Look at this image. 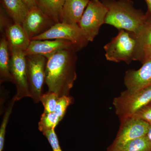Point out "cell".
<instances>
[{
  "label": "cell",
  "instance_id": "cb8c5ba5",
  "mask_svg": "<svg viewBox=\"0 0 151 151\" xmlns=\"http://www.w3.org/2000/svg\"><path fill=\"white\" fill-rule=\"evenodd\" d=\"M42 134L45 136L50 144L52 151H63L55 133V129L47 131Z\"/></svg>",
  "mask_w": 151,
  "mask_h": 151
},
{
  "label": "cell",
  "instance_id": "5b68a950",
  "mask_svg": "<svg viewBox=\"0 0 151 151\" xmlns=\"http://www.w3.org/2000/svg\"><path fill=\"white\" fill-rule=\"evenodd\" d=\"M27 73L30 97L35 103L40 102L45 83L47 58L42 55H26Z\"/></svg>",
  "mask_w": 151,
  "mask_h": 151
},
{
  "label": "cell",
  "instance_id": "83f0119b",
  "mask_svg": "<svg viewBox=\"0 0 151 151\" xmlns=\"http://www.w3.org/2000/svg\"><path fill=\"white\" fill-rule=\"evenodd\" d=\"M146 137L149 139V140L151 142V125H150V127H149L147 133L146 134Z\"/></svg>",
  "mask_w": 151,
  "mask_h": 151
},
{
  "label": "cell",
  "instance_id": "4fadbf2b",
  "mask_svg": "<svg viewBox=\"0 0 151 151\" xmlns=\"http://www.w3.org/2000/svg\"><path fill=\"white\" fill-rule=\"evenodd\" d=\"M4 35L8 43L10 52L16 51L24 52L30 43L31 40L19 24L14 23L9 26Z\"/></svg>",
  "mask_w": 151,
  "mask_h": 151
},
{
  "label": "cell",
  "instance_id": "6da1fadb",
  "mask_svg": "<svg viewBox=\"0 0 151 151\" xmlns=\"http://www.w3.org/2000/svg\"><path fill=\"white\" fill-rule=\"evenodd\" d=\"M77 50L74 48L57 52L47 59L45 83L48 92L59 97L69 95L76 79Z\"/></svg>",
  "mask_w": 151,
  "mask_h": 151
},
{
  "label": "cell",
  "instance_id": "e0dca14e",
  "mask_svg": "<svg viewBox=\"0 0 151 151\" xmlns=\"http://www.w3.org/2000/svg\"><path fill=\"white\" fill-rule=\"evenodd\" d=\"M65 0H37V6L55 23L60 22V15Z\"/></svg>",
  "mask_w": 151,
  "mask_h": 151
},
{
  "label": "cell",
  "instance_id": "2e32d148",
  "mask_svg": "<svg viewBox=\"0 0 151 151\" xmlns=\"http://www.w3.org/2000/svg\"><path fill=\"white\" fill-rule=\"evenodd\" d=\"M8 43L4 35L0 40V83L12 82L10 73L11 57Z\"/></svg>",
  "mask_w": 151,
  "mask_h": 151
},
{
  "label": "cell",
  "instance_id": "f1b7e54d",
  "mask_svg": "<svg viewBox=\"0 0 151 151\" xmlns=\"http://www.w3.org/2000/svg\"><path fill=\"white\" fill-rule=\"evenodd\" d=\"M148 7L149 11L151 17V0H146Z\"/></svg>",
  "mask_w": 151,
  "mask_h": 151
},
{
  "label": "cell",
  "instance_id": "d4e9b609",
  "mask_svg": "<svg viewBox=\"0 0 151 151\" xmlns=\"http://www.w3.org/2000/svg\"><path fill=\"white\" fill-rule=\"evenodd\" d=\"M132 116L147 122L151 125V105H146Z\"/></svg>",
  "mask_w": 151,
  "mask_h": 151
},
{
  "label": "cell",
  "instance_id": "4316f807",
  "mask_svg": "<svg viewBox=\"0 0 151 151\" xmlns=\"http://www.w3.org/2000/svg\"><path fill=\"white\" fill-rule=\"evenodd\" d=\"M29 9L37 7V0H23Z\"/></svg>",
  "mask_w": 151,
  "mask_h": 151
},
{
  "label": "cell",
  "instance_id": "ba28073f",
  "mask_svg": "<svg viewBox=\"0 0 151 151\" xmlns=\"http://www.w3.org/2000/svg\"><path fill=\"white\" fill-rule=\"evenodd\" d=\"M55 39L70 42L77 51L86 47L89 42L78 24L63 22L55 23L48 30L33 38L32 40Z\"/></svg>",
  "mask_w": 151,
  "mask_h": 151
},
{
  "label": "cell",
  "instance_id": "d6986e66",
  "mask_svg": "<svg viewBox=\"0 0 151 151\" xmlns=\"http://www.w3.org/2000/svg\"><path fill=\"white\" fill-rule=\"evenodd\" d=\"M61 120L55 112L43 113L38 123V129L42 133L55 129Z\"/></svg>",
  "mask_w": 151,
  "mask_h": 151
},
{
  "label": "cell",
  "instance_id": "8992f818",
  "mask_svg": "<svg viewBox=\"0 0 151 151\" xmlns=\"http://www.w3.org/2000/svg\"><path fill=\"white\" fill-rule=\"evenodd\" d=\"M108 9L100 0H90L78 24L89 42L97 36L105 19Z\"/></svg>",
  "mask_w": 151,
  "mask_h": 151
},
{
  "label": "cell",
  "instance_id": "603a6c76",
  "mask_svg": "<svg viewBox=\"0 0 151 151\" xmlns=\"http://www.w3.org/2000/svg\"><path fill=\"white\" fill-rule=\"evenodd\" d=\"M73 98L70 95L59 97L54 112L59 116L61 121L66 113L68 106L73 102Z\"/></svg>",
  "mask_w": 151,
  "mask_h": 151
},
{
  "label": "cell",
  "instance_id": "44dd1931",
  "mask_svg": "<svg viewBox=\"0 0 151 151\" xmlns=\"http://www.w3.org/2000/svg\"><path fill=\"white\" fill-rule=\"evenodd\" d=\"M16 101L15 98L14 97L9 102L7 108L6 109L3 116L0 127V151H3L4 150L5 141L6 129Z\"/></svg>",
  "mask_w": 151,
  "mask_h": 151
},
{
  "label": "cell",
  "instance_id": "9a60e30c",
  "mask_svg": "<svg viewBox=\"0 0 151 151\" xmlns=\"http://www.w3.org/2000/svg\"><path fill=\"white\" fill-rule=\"evenodd\" d=\"M2 6L14 23L22 24L29 9L23 0H1Z\"/></svg>",
  "mask_w": 151,
  "mask_h": 151
},
{
  "label": "cell",
  "instance_id": "ac0fdd59",
  "mask_svg": "<svg viewBox=\"0 0 151 151\" xmlns=\"http://www.w3.org/2000/svg\"><path fill=\"white\" fill-rule=\"evenodd\" d=\"M135 36L137 45L134 60H138L143 49L151 45V24L147 26L138 35Z\"/></svg>",
  "mask_w": 151,
  "mask_h": 151
},
{
  "label": "cell",
  "instance_id": "f546056e",
  "mask_svg": "<svg viewBox=\"0 0 151 151\" xmlns=\"http://www.w3.org/2000/svg\"><path fill=\"white\" fill-rule=\"evenodd\" d=\"M150 105H151V103H150Z\"/></svg>",
  "mask_w": 151,
  "mask_h": 151
},
{
  "label": "cell",
  "instance_id": "8fae6325",
  "mask_svg": "<svg viewBox=\"0 0 151 151\" xmlns=\"http://www.w3.org/2000/svg\"><path fill=\"white\" fill-rule=\"evenodd\" d=\"M71 48H75L77 50L72 43L68 41L58 39L31 40L24 53L26 55H42L48 59L60 50Z\"/></svg>",
  "mask_w": 151,
  "mask_h": 151
},
{
  "label": "cell",
  "instance_id": "52a82bcc",
  "mask_svg": "<svg viewBox=\"0 0 151 151\" xmlns=\"http://www.w3.org/2000/svg\"><path fill=\"white\" fill-rule=\"evenodd\" d=\"M119 132L106 151H119L133 140L146 136L150 124L134 116L121 119Z\"/></svg>",
  "mask_w": 151,
  "mask_h": 151
},
{
  "label": "cell",
  "instance_id": "7402d4cb",
  "mask_svg": "<svg viewBox=\"0 0 151 151\" xmlns=\"http://www.w3.org/2000/svg\"><path fill=\"white\" fill-rule=\"evenodd\" d=\"M59 96L54 92H47L42 94L40 98L44 107L43 113H49L54 112Z\"/></svg>",
  "mask_w": 151,
  "mask_h": 151
},
{
  "label": "cell",
  "instance_id": "30bf717a",
  "mask_svg": "<svg viewBox=\"0 0 151 151\" xmlns=\"http://www.w3.org/2000/svg\"><path fill=\"white\" fill-rule=\"evenodd\" d=\"M55 24L51 18L37 7L29 10L22 25L31 40L48 30Z\"/></svg>",
  "mask_w": 151,
  "mask_h": 151
},
{
  "label": "cell",
  "instance_id": "7a4b0ae2",
  "mask_svg": "<svg viewBox=\"0 0 151 151\" xmlns=\"http://www.w3.org/2000/svg\"><path fill=\"white\" fill-rule=\"evenodd\" d=\"M108 9L105 24L120 30H124L135 35L151 24L147 17L134 7L131 0H101Z\"/></svg>",
  "mask_w": 151,
  "mask_h": 151
},
{
  "label": "cell",
  "instance_id": "277c9868",
  "mask_svg": "<svg viewBox=\"0 0 151 151\" xmlns=\"http://www.w3.org/2000/svg\"><path fill=\"white\" fill-rule=\"evenodd\" d=\"M151 103V86L137 91L126 89L113 101L116 115L121 119L131 117Z\"/></svg>",
  "mask_w": 151,
  "mask_h": 151
},
{
  "label": "cell",
  "instance_id": "7c38bea8",
  "mask_svg": "<svg viewBox=\"0 0 151 151\" xmlns=\"http://www.w3.org/2000/svg\"><path fill=\"white\" fill-rule=\"evenodd\" d=\"M124 83L128 91L133 92L151 86V59L143 63L138 70H129L125 74Z\"/></svg>",
  "mask_w": 151,
  "mask_h": 151
},
{
  "label": "cell",
  "instance_id": "3957f363",
  "mask_svg": "<svg viewBox=\"0 0 151 151\" xmlns=\"http://www.w3.org/2000/svg\"><path fill=\"white\" fill-rule=\"evenodd\" d=\"M137 40L134 34L124 30H120L118 35L104 47L105 57L109 61H122L129 64L134 60Z\"/></svg>",
  "mask_w": 151,
  "mask_h": 151
},
{
  "label": "cell",
  "instance_id": "ffe728a7",
  "mask_svg": "<svg viewBox=\"0 0 151 151\" xmlns=\"http://www.w3.org/2000/svg\"><path fill=\"white\" fill-rule=\"evenodd\" d=\"M119 151H151V142L143 136L129 142Z\"/></svg>",
  "mask_w": 151,
  "mask_h": 151
},
{
  "label": "cell",
  "instance_id": "484cf974",
  "mask_svg": "<svg viewBox=\"0 0 151 151\" xmlns=\"http://www.w3.org/2000/svg\"><path fill=\"white\" fill-rule=\"evenodd\" d=\"M8 17L9 16L4 9L2 6H1L0 9V31L2 33H4L7 28L12 24H10Z\"/></svg>",
  "mask_w": 151,
  "mask_h": 151
},
{
  "label": "cell",
  "instance_id": "5bb4252c",
  "mask_svg": "<svg viewBox=\"0 0 151 151\" xmlns=\"http://www.w3.org/2000/svg\"><path fill=\"white\" fill-rule=\"evenodd\" d=\"M90 0H65L60 15V22L78 24Z\"/></svg>",
  "mask_w": 151,
  "mask_h": 151
},
{
  "label": "cell",
  "instance_id": "9c48e42d",
  "mask_svg": "<svg viewBox=\"0 0 151 151\" xmlns=\"http://www.w3.org/2000/svg\"><path fill=\"white\" fill-rule=\"evenodd\" d=\"M10 56L12 82L17 89L14 97L16 101L24 97H30L27 73L26 55L24 52L16 51L10 52Z\"/></svg>",
  "mask_w": 151,
  "mask_h": 151
}]
</instances>
